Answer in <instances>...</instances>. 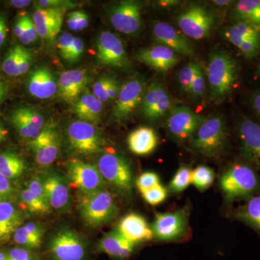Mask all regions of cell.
<instances>
[{
  "instance_id": "6da1fadb",
  "label": "cell",
  "mask_w": 260,
  "mask_h": 260,
  "mask_svg": "<svg viewBox=\"0 0 260 260\" xmlns=\"http://www.w3.org/2000/svg\"><path fill=\"white\" fill-rule=\"evenodd\" d=\"M220 186L225 199H249L260 192L259 172L249 162H237L223 173Z\"/></svg>"
},
{
  "instance_id": "7a4b0ae2",
  "label": "cell",
  "mask_w": 260,
  "mask_h": 260,
  "mask_svg": "<svg viewBox=\"0 0 260 260\" xmlns=\"http://www.w3.org/2000/svg\"><path fill=\"white\" fill-rule=\"evenodd\" d=\"M239 65L225 51L214 53L210 57L208 69V82L214 99L223 100L232 91L239 80Z\"/></svg>"
},
{
  "instance_id": "3957f363",
  "label": "cell",
  "mask_w": 260,
  "mask_h": 260,
  "mask_svg": "<svg viewBox=\"0 0 260 260\" xmlns=\"http://www.w3.org/2000/svg\"><path fill=\"white\" fill-rule=\"evenodd\" d=\"M78 209L90 227H99L112 220L118 213L112 194L107 189L90 194H80Z\"/></svg>"
},
{
  "instance_id": "277c9868",
  "label": "cell",
  "mask_w": 260,
  "mask_h": 260,
  "mask_svg": "<svg viewBox=\"0 0 260 260\" xmlns=\"http://www.w3.org/2000/svg\"><path fill=\"white\" fill-rule=\"evenodd\" d=\"M227 141L225 121L220 116L205 119L192 137L193 148L205 156L214 157L223 151Z\"/></svg>"
},
{
  "instance_id": "5b68a950",
  "label": "cell",
  "mask_w": 260,
  "mask_h": 260,
  "mask_svg": "<svg viewBox=\"0 0 260 260\" xmlns=\"http://www.w3.org/2000/svg\"><path fill=\"white\" fill-rule=\"evenodd\" d=\"M98 169L106 183L121 194L129 195L133 190V171L124 157L116 153L103 154Z\"/></svg>"
},
{
  "instance_id": "8992f818",
  "label": "cell",
  "mask_w": 260,
  "mask_h": 260,
  "mask_svg": "<svg viewBox=\"0 0 260 260\" xmlns=\"http://www.w3.org/2000/svg\"><path fill=\"white\" fill-rule=\"evenodd\" d=\"M67 172L72 184L80 194H90L106 189V181L97 167L92 164L72 160L67 164Z\"/></svg>"
},
{
  "instance_id": "52a82bcc",
  "label": "cell",
  "mask_w": 260,
  "mask_h": 260,
  "mask_svg": "<svg viewBox=\"0 0 260 260\" xmlns=\"http://www.w3.org/2000/svg\"><path fill=\"white\" fill-rule=\"evenodd\" d=\"M49 252L54 260H84L86 245L75 231L62 229L51 238Z\"/></svg>"
},
{
  "instance_id": "ba28073f",
  "label": "cell",
  "mask_w": 260,
  "mask_h": 260,
  "mask_svg": "<svg viewBox=\"0 0 260 260\" xmlns=\"http://www.w3.org/2000/svg\"><path fill=\"white\" fill-rule=\"evenodd\" d=\"M68 135L70 147L80 155H93L102 150V135L93 124L83 121H73L68 127Z\"/></svg>"
},
{
  "instance_id": "9c48e42d",
  "label": "cell",
  "mask_w": 260,
  "mask_h": 260,
  "mask_svg": "<svg viewBox=\"0 0 260 260\" xmlns=\"http://www.w3.org/2000/svg\"><path fill=\"white\" fill-rule=\"evenodd\" d=\"M179 28L186 37L201 40L209 36L215 18L204 7L195 5L183 11L177 19Z\"/></svg>"
},
{
  "instance_id": "30bf717a",
  "label": "cell",
  "mask_w": 260,
  "mask_h": 260,
  "mask_svg": "<svg viewBox=\"0 0 260 260\" xmlns=\"http://www.w3.org/2000/svg\"><path fill=\"white\" fill-rule=\"evenodd\" d=\"M224 36L246 58L260 53V27L239 20L225 30Z\"/></svg>"
},
{
  "instance_id": "8fae6325",
  "label": "cell",
  "mask_w": 260,
  "mask_h": 260,
  "mask_svg": "<svg viewBox=\"0 0 260 260\" xmlns=\"http://www.w3.org/2000/svg\"><path fill=\"white\" fill-rule=\"evenodd\" d=\"M205 116L186 107L174 108L167 121L168 131L179 141H185L194 136L205 121Z\"/></svg>"
},
{
  "instance_id": "7c38bea8",
  "label": "cell",
  "mask_w": 260,
  "mask_h": 260,
  "mask_svg": "<svg viewBox=\"0 0 260 260\" xmlns=\"http://www.w3.org/2000/svg\"><path fill=\"white\" fill-rule=\"evenodd\" d=\"M145 83L141 79L126 82L119 90L113 108L112 119L118 122L125 121L143 102Z\"/></svg>"
},
{
  "instance_id": "4fadbf2b",
  "label": "cell",
  "mask_w": 260,
  "mask_h": 260,
  "mask_svg": "<svg viewBox=\"0 0 260 260\" xmlns=\"http://www.w3.org/2000/svg\"><path fill=\"white\" fill-rule=\"evenodd\" d=\"M142 6L136 1H122L113 7L110 20L113 26L122 34H136L141 27Z\"/></svg>"
},
{
  "instance_id": "5bb4252c",
  "label": "cell",
  "mask_w": 260,
  "mask_h": 260,
  "mask_svg": "<svg viewBox=\"0 0 260 260\" xmlns=\"http://www.w3.org/2000/svg\"><path fill=\"white\" fill-rule=\"evenodd\" d=\"M96 57L99 63L114 68H124L128 65L124 45L115 34L104 31L97 42Z\"/></svg>"
},
{
  "instance_id": "9a60e30c",
  "label": "cell",
  "mask_w": 260,
  "mask_h": 260,
  "mask_svg": "<svg viewBox=\"0 0 260 260\" xmlns=\"http://www.w3.org/2000/svg\"><path fill=\"white\" fill-rule=\"evenodd\" d=\"M243 158L260 172V124L244 118L238 128Z\"/></svg>"
},
{
  "instance_id": "2e32d148",
  "label": "cell",
  "mask_w": 260,
  "mask_h": 260,
  "mask_svg": "<svg viewBox=\"0 0 260 260\" xmlns=\"http://www.w3.org/2000/svg\"><path fill=\"white\" fill-rule=\"evenodd\" d=\"M30 145L38 164L48 166L52 164L57 158L60 149V138L56 125L51 123L44 126L40 135L32 140Z\"/></svg>"
},
{
  "instance_id": "e0dca14e",
  "label": "cell",
  "mask_w": 260,
  "mask_h": 260,
  "mask_svg": "<svg viewBox=\"0 0 260 260\" xmlns=\"http://www.w3.org/2000/svg\"><path fill=\"white\" fill-rule=\"evenodd\" d=\"M187 228V217L183 211L157 213L152 231L157 239L164 242L175 241L182 237Z\"/></svg>"
},
{
  "instance_id": "ac0fdd59",
  "label": "cell",
  "mask_w": 260,
  "mask_h": 260,
  "mask_svg": "<svg viewBox=\"0 0 260 260\" xmlns=\"http://www.w3.org/2000/svg\"><path fill=\"white\" fill-rule=\"evenodd\" d=\"M65 8H41L37 6L32 13V21L38 36L52 42L60 32Z\"/></svg>"
},
{
  "instance_id": "d6986e66",
  "label": "cell",
  "mask_w": 260,
  "mask_h": 260,
  "mask_svg": "<svg viewBox=\"0 0 260 260\" xmlns=\"http://www.w3.org/2000/svg\"><path fill=\"white\" fill-rule=\"evenodd\" d=\"M172 105L170 96L160 83L155 82L148 88L142 102V113L150 121L158 120L167 114Z\"/></svg>"
},
{
  "instance_id": "ffe728a7",
  "label": "cell",
  "mask_w": 260,
  "mask_h": 260,
  "mask_svg": "<svg viewBox=\"0 0 260 260\" xmlns=\"http://www.w3.org/2000/svg\"><path fill=\"white\" fill-rule=\"evenodd\" d=\"M48 203L51 208L64 210L70 205V189L66 179L60 174L51 172L42 178Z\"/></svg>"
},
{
  "instance_id": "44dd1931",
  "label": "cell",
  "mask_w": 260,
  "mask_h": 260,
  "mask_svg": "<svg viewBox=\"0 0 260 260\" xmlns=\"http://www.w3.org/2000/svg\"><path fill=\"white\" fill-rule=\"evenodd\" d=\"M153 35L155 40L176 53L188 56L194 55V49L191 43L170 24L157 22L153 25Z\"/></svg>"
},
{
  "instance_id": "7402d4cb",
  "label": "cell",
  "mask_w": 260,
  "mask_h": 260,
  "mask_svg": "<svg viewBox=\"0 0 260 260\" xmlns=\"http://www.w3.org/2000/svg\"><path fill=\"white\" fill-rule=\"evenodd\" d=\"M88 78L85 70H71L61 73L57 83L58 95L69 104H75L86 85Z\"/></svg>"
},
{
  "instance_id": "603a6c76",
  "label": "cell",
  "mask_w": 260,
  "mask_h": 260,
  "mask_svg": "<svg viewBox=\"0 0 260 260\" xmlns=\"http://www.w3.org/2000/svg\"><path fill=\"white\" fill-rule=\"evenodd\" d=\"M138 61L160 72H168L179 62L175 51L164 45L143 49L137 54Z\"/></svg>"
},
{
  "instance_id": "cb8c5ba5",
  "label": "cell",
  "mask_w": 260,
  "mask_h": 260,
  "mask_svg": "<svg viewBox=\"0 0 260 260\" xmlns=\"http://www.w3.org/2000/svg\"><path fill=\"white\" fill-rule=\"evenodd\" d=\"M118 231L133 244L148 242L153 239V233L145 219L136 213H130L121 219Z\"/></svg>"
},
{
  "instance_id": "d4e9b609",
  "label": "cell",
  "mask_w": 260,
  "mask_h": 260,
  "mask_svg": "<svg viewBox=\"0 0 260 260\" xmlns=\"http://www.w3.org/2000/svg\"><path fill=\"white\" fill-rule=\"evenodd\" d=\"M27 86L30 95L39 99H49L57 91L55 77L46 66L38 68L30 73Z\"/></svg>"
},
{
  "instance_id": "484cf974",
  "label": "cell",
  "mask_w": 260,
  "mask_h": 260,
  "mask_svg": "<svg viewBox=\"0 0 260 260\" xmlns=\"http://www.w3.org/2000/svg\"><path fill=\"white\" fill-rule=\"evenodd\" d=\"M20 200L29 213L45 215L50 211L41 178H34L29 181L28 188L20 193Z\"/></svg>"
},
{
  "instance_id": "4316f807",
  "label": "cell",
  "mask_w": 260,
  "mask_h": 260,
  "mask_svg": "<svg viewBox=\"0 0 260 260\" xmlns=\"http://www.w3.org/2000/svg\"><path fill=\"white\" fill-rule=\"evenodd\" d=\"M23 221V215L11 203H0V245L9 242Z\"/></svg>"
},
{
  "instance_id": "83f0119b",
  "label": "cell",
  "mask_w": 260,
  "mask_h": 260,
  "mask_svg": "<svg viewBox=\"0 0 260 260\" xmlns=\"http://www.w3.org/2000/svg\"><path fill=\"white\" fill-rule=\"evenodd\" d=\"M135 244L123 237L119 231L108 233L99 243L101 250L117 259L129 258L134 249Z\"/></svg>"
},
{
  "instance_id": "f1b7e54d",
  "label": "cell",
  "mask_w": 260,
  "mask_h": 260,
  "mask_svg": "<svg viewBox=\"0 0 260 260\" xmlns=\"http://www.w3.org/2000/svg\"><path fill=\"white\" fill-rule=\"evenodd\" d=\"M104 109L103 102L93 93L85 90L74 104V113L80 121L97 124L102 117Z\"/></svg>"
},
{
  "instance_id": "f546056e",
  "label": "cell",
  "mask_w": 260,
  "mask_h": 260,
  "mask_svg": "<svg viewBox=\"0 0 260 260\" xmlns=\"http://www.w3.org/2000/svg\"><path fill=\"white\" fill-rule=\"evenodd\" d=\"M158 137L152 128L142 126L130 133L127 143L129 150L138 155L151 153L158 145Z\"/></svg>"
},
{
  "instance_id": "4dcf8cb0",
  "label": "cell",
  "mask_w": 260,
  "mask_h": 260,
  "mask_svg": "<svg viewBox=\"0 0 260 260\" xmlns=\"http://www.w3.org/2000/svg\"><path fill=\"white\" fill-rule=\"evenodd\" d=\"M15 242L29 249H38L42 244L43 229L35 222H28L17 229L13 235Z\"/></svg>"
},
{
  "instance_id": "1f68e13d",
  "label": "cell",
  "mask_w": 260,
  "mask_h": 260,
  "mask_svg": "<svg viewBox=\"0 0 260 260\" xmlns=\"http://www.w3.org/2000/svg\"><path fill=\"white\" fill-rule=\"evenodd\" d=\"M235 218L255 229L260 234V194L246 200L245 204L235 212Z\"/></svg>"
},
{
  "instance_id": "d6a6232c",
  "label": "cell",
  "mask_w": 260,
  "mask_h": 260,
  "mask_svg": "<svg viewBox=\"0 0 260 260\" xmlns=\"http://www.w3.org/2000/svg\"><path fill=\"white\" fill-rule=\"evenodd\" d=\"M25 170L23 159L12 151L0 153V174L9 180L21 177Z\"/></svg>"
},
{
  "instance_id": "836d02e7",
  "label": "cell",
  "mask_w": 260,
  "mask_h": 260,
  "mask_svg": "<svg viewBox=\"0 0 260 260\" xmlns=\"http://www.w3.org/2000/svg\"><path fill=\"white\" fill-rule=\"evenodd\" d=\"M234 15L240 21L260 27V0H240L234 7Z\"/></svg>"
},
{
  "instance_id": "e575fe53",
  "label": "cell",
  "mask_w": 260,
  "mask_h": 260,
  "mask_svg": "<svg viewBox=\"0 0 260 260\" xmlns=\"http://www.w3.org/2000/svg\"><path fill=\"white\" fill-rule=\"evenodd\" d=\"M13 112L26 124L34 140L36 139L44 127V119L42 114L34 108L28 107L17 108Z\"/></svg>"
},
{
  "instance_id": "d590c367",
  "label": "cell",
  "mask_w": 260,
  "mask_h": 260,
  "mask_svg": "<svg viewBox=\"0 0 260 260\" xmlns=\"http://www.w3.org/2000/svg\"><path fill=\"white\" fill-rule=\"evenodd\" d=\"M215 179V174L210 168L200 166L191 172V184L200 191L209 189Z\"/></svg>"
},
{
  "instance_id": "8d00e7d4",
  "label": "cell",
  "mask_w": 260,
  "mask_h": 260,
  "mask_svg": "<svg viewBox=\"0 0 260 260\" xmlns=\"http://www.w3.org/2000/svg\"><path fill=\"white\" fill-rule=\"evenodd\" d=\"M191 172L190 168L186 166L179 167L169 184V189L175 193L185 190L191 184Z\"/></svg>"
},
{
  "instance_id": "74e56055",
  "label": "cell",
  "mask_w": 260,
  "mask_h": 260,
  "mask_svg": "<svg viewBox=\"0 0 260 260\" xmlns=\"http://www.w3.org/2000/svg\"><path fill=\"white\" fill-rule=\"evenodd\" d=\"M21 46L17 45L10 48L5 54L3 62V70L5 74L9 76H19L18 62L21 53Z\"/></svg>"
},
{
  "instance_id": "f35d334b",
  "label": "cell",
  "mask_w": 260,
  "mask_h": 260,
  "mask_svg": "<svg viewBox=\"0 0 260 260\" xmlns=\"http://www.w3.org/2000/svg\"><path fill=\"white\" fill-rule=\"evenodd\" d=\"M201 68L199 64L195 62H189L181 70L179 74V83L183 90L188 93L191 83L194 80L195 75Z\"/></svg>"
},
{
  "instance_id": "ab89813d",
  "label": "cell",
  "mask_w": 260,
  "mask_h": 260,
  "mask_svg": "<svg viewBox=\"0 0 260 260\" xmlns=\"http://www.w3.org/2000/svg\"><path fill=\"white\" fill-rule=\"evenodd\" d=\"M89 17L86 13L82 10L72 12L68 14L67 24L68 28L74 31H80L88 26Z\"/></svg>"
},
{
  "instance_id": "60d3db41",
  "label": "cell",
  "mask_w": 260,
  "mask_h": 260,
  "mask_svg": "<svg viewBox=\"0 0 260 260\" xmlns=\"http://www.w3.org/2000/svg\"><path fill=\"white\" fill-rule=\"evenodd\" d=\"M115 83V80L110 78L104 77V78H100L94 83L93 87L94 95L102 102H109L108 95H109V90Z\"/></svg>"
},
{
  "instance_id": "b9f144b4",
  "label": "cell",
  "mask_w": 260,
  "mask_h": 260,
  "mask_svg": "<svg viewBox=\"0 0 260 260\" xmlns=\"http://www.w3.org/2000/svg\"><path fill=\"white\" fill-rule=\"evenodd\" d=\"M142 195L148 204L157 205L160 204L167 199L168 191L167 189L160 184L148 190L145 191L142 193Z\"/></svg>"
},
{
  "instance_id": "7bdbcfd3",
  "label": "cell",
  "mask_w": 260,
  "mask_h": 260,
  "mask_svg": "<svg viewBox=\"0 0 260 260\" xmlns=\"http://www.w3.org/2000/svg\"><path fill=\"white\" fill-rule=\"evenodd\" d=\"M160 184L158 174L150 172L143 173L136 181L137 187L141 193Z\"/></svg>"
},
{
  "instance_id": "ee69618b",
  "label": "cell",
  "mask_w": 260,
  "mask_h": 260,
  "mask_svg": "<svg viewBox=\"0 0 260 260\" xmlns=\"http://www.w3.org/2000/svg\"><path fill=\"white\" fill-rule=\"evenodd\" d=\"M38 37L39 36L31 17L28 14H25V29L21 37L19 38V40L23 45H28L30 43L36 42Z\"/></svg>"
},
{
  "instance_id": "f6af8a7d",
  "label": "cell",
  "mask_w": 260,
  "mask_h": 260,
  "mask_svg": "<svg viewBox=\"0 0 260 260\" xmlns=\"http://www.w3.org/2000/svg\"><path fill=\"white\" fill-rule=\"evenodd\" d=\"M74 37L69 32H64L59 37L58 40V48H59V54L63 59L68 61L69 58L70 51L73 47Z\"/></svg>"
},
{
  "instance_id": "bcb514c9",
  "label": "cell",
  "mask_w": 260,
  "mask_h": 260,
  "mask_svg": "<svg viewBox=\"0 0 260 260\" xmlns=\"http://www.w3.org/2000/svg\"><path fill=\"white\" fill-rule=\"evenodd\" d=\"M205 90V82L203 70L200 68L197 75H195L192 83H191L188 93L192 96L200 97L204 93Z\"/></svg>"
},
{
  "instance_id": "7dc6e473",
  "label": "cell",
  "mask_w": 260,
  "mask_h": 260,
  "mask_svg": "<svg viewBox=\"0 0 260 260\" xmlns=\"http://www.w3.org/2000/svg\"><path fill=\"white\" fill-rule=\"evenodd\" d=\"M37 256L25 248H14L7 254L5 260H37Z\"/></svg>"
},
{
  "instance_id": "c3c4849f",
  "label": "cell",
  "mask_w": 260,
  "mask_h": 260,
  "mask_svg": "<svg viewBox=\"0 0 260 260\" xmlns=\"http://www.w3.org/2000/svg\"><path fill=\"white\" fill-rule=\"evenodd\" d=\"M32 60V54L30 51L25 48H22L20 59L18 62V74H25L28 71Z\"/></svg>"
},
{
  "instance_id": "681fc988",
  "label": "cell",
  "mask_w": 260,
  "mask_h": 260,
  "mask_svg": "<svg viewBox=\"0 0 260 260\" xmlns=\"http://www.w3.org/2000/svg\"><path fill=\"white\" fill-rule=\"evenodd\" d=\"M14 188L9 179L0 174V203L7 202L13 194Z\"/></svg>"
},
{
  "instance_id": "f907efd6",
  "label": "cell",
  "mask_w": 260,
  "mask_h": 260,
  "mask_svg": "<svg viewBox=\"0 0 260 260\" xmlns=\"http://www.w3.org/2000/svg\"><path fill=\"white\" fill-rule=\"evenodd\" d=\"M83 51L84 43L83 40L80 38L75 37L73 47L70 51L68 61L69 62H75V61L79 60L80 58L83 55Z\"/></svg>"
},
{
  "instance_id": "816d5d0a",
  "label": "cell",
  "mask_w": 260,
  "mask_h": 260,
  "mask_svg": "<svg viewBox=\"0 0 260 260\" xmlns=\"http://www.w3.org/2000/svg\"><path fill=\"white\" fill-rule=\"evenodd\" d=\"M72 5L70 2L59 1V0H45V1L38 2L37 6L41 8H65L66 6Z\"/></svg>"
},
{
  "instance_id": "f5cc1de1",
  "label": "cell",
  "mask_w": 260,
  "mask_h": 260,
  "mask_svg": "<svg viewBox=\"0 0 260 260\" xmlns=\"http://www.w3.org/2000/svg\"><path fill=\"white\" fill-rule=\"evenodd\" d=\"M8 35V24L5 15L0 14V48L5 44Z\"/></svg>"
},
{
  "instance_id": "db71d44e",
  "label": "cell",
  "mask_w": 260,
  "mask_h": 260,
  "mask_svg": "<svg viewBox=\"0 0 260 260\" xmlns=\"http://www.w3.org/2000/svg\"><path fill=\"white\" fill-rule=\"evenodd\" d=\"M25 15H22L18 20H17L13 28V34H14L15 37L17 38H20L21 37L22 34L25 29Z\"/></svg>"
},
{
  "instance_id": "11a10c76",
  "label": "cell",
  "mask_w": 260,
  "mask_h": 260,
  "mask_svg": "<svg viewBox=\"0 0 260 260\" xmlns=\"http://www.w3.org/2000/svg\"><path fill=\"white\" fill-rule=\"evenodd\" d=\"M251 106L256 115L260 118V91L254 94L251 99Z\"/></svg>"
},
{
  "instance_id": "9f6ffc18",
  "label": "cell",
  "mask_w": 260,
  "mask_h": 260,
  "mask_svg": "<svg viewBox=\"0 0 260 260\" xmlns=\"http://www.w3.org/2000/svg\"><path fill=\"white\" fill-rule=\"evenodd\" d=\"M31 1H28V0H13L10 2V5L16 8H26L31 4Z\"/></svg>"
},
{
  "instance_id": "6f0895ef",
  "label": "cell",
  "mask_w": 260,
  "mask_h": 260,
  "mask_svg": "<svg viewBox=\"0 0 260 260\" xmlns=\"http://www.w3.org/2000/svg\"><path fill=\"white\" fill-rule=\"evenodd\" d=\"M7 86L4 82L0 81V104L6 95Z\"/></svg>"
},
{
  "instance_id": "680465c9",
  "label": "cell",
  "mask_w": 260,
  "mask_h": 260,
  "mask_svg": "<svg viewBox=\"0 0 260 260\" xmlns=\"http://www.w3.org/2000/svg\"><path fill=\"white\" fill-rule=\"evenodd\" d=\"M6 129H5L3 123L0 121V144L3 143L4 140L5 136H6Z\"/></svg>"
},
{
  "instance_id": "91938a15",
  "label": "cell",
  "mask_w": 260,
  "mask_h": 260,
  "mask_svg": "<svg viewBox=\"0 0 260 260\" xmlns=\"http://www.w3.org/2000/svg\"><path fill=\"white\" fill-rule=\"evenodd\" d=\"M213 3L214 4L218 5V6L224 7L230 5L232 2L225 1V0H223V1H222V0H215V1H213Z\"/></svg>"
},
{
  "instance_id": "94428289",
  "label": "cell",
  "mask_w": 260,
  "mask_h": 260,
  "mask_svg": "<svg viewBox=\"0 0 260 260\" xmlns=\"http://www.w3.org/2000/svg\"><path fill=\"white\" fill-rule=\"evenodd\" d=\"M7 253L4 251H0V260L6 259Z\"/></svg>"
},
{
  "instance_id": "6125c7cd",
  "label": "cell",
  "mask_w": 260,
  "mask_h": 260,
  "mask_svg": "<svg viewBox=\"0 0 260 260\" xmlns=\"http://www.w3.org/2000/svg\"><path fill=\"white\" fill-rule=\"evenodd\" d=\"M258 73H259V75L260 76V64H259V69H258Z\"/></svg>"
}]
</instances>
